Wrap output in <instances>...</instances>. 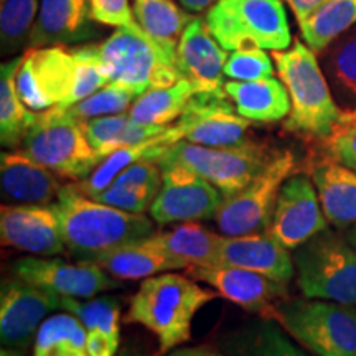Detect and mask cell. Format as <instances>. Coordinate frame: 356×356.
<instances>
[{
  "label": "cell",
  "instance_id": "cell-1",
  "mask_svg": "<svg viewBox=\"0 0 356 356\" xmlns=\"http://www.w3.org/2000/svg\"><path fill=\"white\" fill-rule=\"evenodd\" d=\"M218 297L193 277L163 273L142 280L132 296L126 315L127 323H137L159 340V353L168 355L190 341L197 314Z\"/></svg>",
  "mask_w": 356,
  "mask_h": 356
},
{
  "label": "cell",
  "instance_id": "cell-2",
  "mask_svg": "<svg viewBox=\"0 0 356 356\" xmlns=\"http://www.w3.org/2000/svg\"><path fill=\"white\" fill-rule=\"evenodd\" d=\"M53 207L60 218L66 249L81 261H92L154 233L150 218L97 202L76 186H63Z\"/></svg>",
  "mask_w": 356,
  "mask_h": 356
},
{
  "label": "cell",
  "instance_id": "cell-3",
  "mask_svg": "<svg viewBox=\"0 0 356 356\" xmlns=\"http://www.w3.org/2000/svg\"><path fill=\"white\" fill-rule=\"evenodd\" d=\"M273 56L279 79L291 96V113L284 127L289 132L325 140L333 132L343 111L333 97L317 53L297 40L292 48L274 51Z\"/></svg>",
  "mask_w": 356,
  "mask_h": 356
},
{
  "label": "cell",
  "instance_id": "cell-4",
  "mask_svg": "<svg viewBox=\"0 0 356 356\" xmlns=\"http://www.w3.org/2000/svg\"><path fill=\"white\" fill-rule=\"evenodd\" d=\"M204 22L226 51L243 48L284 51L292 43L280 0H216Z\"/></svg>",
  "mask_w": 356,
  "mask_h": 356
},
{
  "label": "cell",
  "instance_id": "cell-5",
  "mask_svg": "<svg viewBox=\"0 0 356 356\" xmlns=\"http://www.w3.org/2000/svg\"><path fill=\"white\" fill-rule=\"evenodd\" d=\"M269 320L315 356H356V307L332 300L279 302Z\"/></svg>",
  "mask_w": 356,
  "mask_h": 356
},
{
  "label": "cell",
  "instance_id": "cell-6",
  "mask_svg": "<svg viewBox=\"0 0 356 356\" xmlns=\"http://www.w3.org/2000/svg\"><path fill=\"white\" fill-rule=\"evenodd\" d=\"M22 152L58 177L71 180L88 178L101 162L88 139L84 124L61 108L35 114L22 142Z\"/></svg>",
  "mask_w": 356,
  "mask_h": 356
},
{
  "label": "cell",
  "instance_id": "cell-7",
  "mask_svg": "<svg viewBox=\"0 0 356 356\" xmlns=\"http://www.w3.org/2000/svg\"><path fill=\"white\" fill-rule=\"evenodd\" d=\"M293 251L304 297L356 307V249L345 236L325 229Z\"/></svg>",
  "mask_w": 356,
  "mask_h": 356
},
{
  "label": "cell",
  "instance_id": "cell-8",
  "mask_svg": "<svg viewBox=\"0 0 356 356\" xmlns=\"http://www.w3.org/2000/svg\"><path fill=\"white\" fill-rule=\"evenodd\" d=\"M99 55L108 84L127 89L136 97L149 89L172 86L180 79L175 60L142 26H121L115 30L99 44Z\"/></svg>",
  "mask_w": 356,
  "mask_h": 356
},
{
  "label": "cell",
  "instance_id": "cell-9",
  "mask_svg": "<svg viewBox=\"0 0 356 356\" xmlns=\"http://www.w3.org/2000/svg\"><path fill=\"white\" fill-rule=\"evenodd\" d=\"M274 155L254 142L239 147H204L181 139L168 147L160 159L188 167L228 198L259 175Z\"/></svg>",
  "mask_w": 356,
  "mask_h": 356
},
{
  "label": "cell",
  "instance_id": "cell-10",
  "mask_svg": "<svg viewBox=\"0 0 356 356\" xmlns=\"http://www.w3.org/2000/svg\"><path fill=\"white\" fill-rule=\"evenodd\" d=\"M296 170V157L289 150L275 154L259 175L238 193L222 200L215 221L225 236H241L269 229L277 195Z\"/></svg>",
  "mask_w": 356,
  "mask_h": 356
},
{
  "label": "cell",
  "instance_id": "cell-11",
  "mask_svg": "<svg viewBox=\"0 0 356 356\" xmlns=\"http://www.w3.org/2000/svg\"><path fill=\"white\" fill-rule=\"evenodd\" d=\"M76 63L71 48L65 44L29 48L15 74V88L25 108L43 113L61 108L74 86Z\"/></svg>",
  "mask_w": 356,
  "mask_h": 356
},
{
  "label": "cell",
  "instance_id": "cell-12",
  "mask_svg": "<svg viewBox=\"0 0 356 356\" xmlns=\"http://www.w3.org/2000/svg\"><path fill=\"white\" fill-rule=\"evenodd\" d=\"M157 162L162 168V186L149 211L157 225L215 218L225 200L215 185L173 160L159 159Z\"/></svg>",
  "mask_w": 356,
  "mask_h": 356
},
{
  "label": "cell",
  "instance_id": "cell-13",
  "mask_svg": "<svg viewBox=\"0 0 356 356\" xmlns=\"http://www.w3.org/2000/svg\"><path fill=\"white\" fill-rule=\"evenodd\" d=\"M178 129L185 140L204 147H239L251 144L248 131L251 121L236 111L234 102L220 91L193 92Z\"/></svg>",
  "mask_w": 356,
  "mask_h": 356
},
{
  "label": "cell",
  "instance_id": "cell-14",
  "mask_svg": "<svg viewBox=\"0 0 356 356\" xmlns=\"http://www.w3.org/2000/svg\"><path fill=\"white\" fill-rule=\"evenodd\" d=\"M325 229L328 220L314 180L293 173L279 191L269 231L286 248L297 249Z\"/></svg>",
  "mask_w": 356,
  "mask_h": 356
},
{
  "label": "cell",
  "instance_id": "cell-15",
  "mask_svg": "<svg viewBox=\"0 0 356 356\" xmlns=\"http://www.w3.org/2000/svg\"><path fill=\"white\" fill-rule=\"evenodd\" d=\"M61 309V297L19 277L0 289V340L8 350L25 351L50 312Z\"/></svg>",
  "mask_w": 356,
  "mask_h": 356
},
{
  "label": "cell",
  "instance_id": "cell-16",
  "mask_svg": "<svg viewBox=\"0 0 356 356\" xmlns=\"http://www.w3.org/2000/svg\"><path fill=\"white\" fill-rule=\"evenodd\" d=\"M13 274L35 287L60 297L91 299L97 293L118 287L104 269L89 261L70 264L47 257H22L13 264Z\"/></svg>",
  "mask_w": 356,
  "mask_h": 356
},
{
  "label": "cell",
  "instance_id": "cell-17",
  "mask_svg": "<svg viewBox=\"0 0 356 356\" xmlns=\"http://www.w3.org/2000/svg\"><path fill=\"white\" fill-rule=\"evenodd\" d=\"M0 238L3 246L35 256H56L66 249L53 204H2Z\"/></svg>",
  "mask_w": 356,
  "mask_h": 356
},
{
  "label": "cell",
  "instance_id": "cell-18",
  "mask_svg": "<svg viewBox=\"0 0 356 356\" xmlns=\"http://www.w3.org/2000/svg\"><path fill=\"white\" fill-rule=\"evenodd\" d=\"M195 280L208 284L218 296L225 297L241 309L259 314L269 320L277 300L286 296V284L257 274L243 267L218 264L211 267H188Z\"/></svg>",
  "mask_w": 356,
  "mask_h": 356
},
{
  "label": "cell",
  "instance_id": "cell-19",
  "mask_svg": "<svg viewBox=\"0 0 356 356\" xmlns=\"http://www.w3.org/2000/svg\"><path fill=\"white\" fill-rule=\"evenodd\" d=\"M228 53L213 37L207 22L200 17L186 25L177 50V71L195 92L225 89V65Z\"/></svg>",
  "mask_w": 356,
  "mask_h": 356
},
{
  "label": "cell",
  "instance_id": "cell-20",
  "mask_svg": "<svg viewBox=\"0 0 356 356\" xmlns=\"http://www.w3.org/2000/svg\"><path fill=\"white\" fill-rule=\"evenodd\" d=\"M220 264L254 270L280 284H289L296 275L291 249L284 246L269 229L241 236L222 234Z\"/></svg>",
  "mask_w": 356,
  "mask_h": 356
},
{
  "label": "cell",
  "instance_id": "cell-21",
  "mask_svg": "<svg viewBox=\"0 0 356 356\" xmlns=\"http://www.w3.org/2000/svg\"><path fill=\"white\" fill-rule=\"evenodd\" d=\"M95 35L89 0H40V10L26 50L79 43Z\"/></svg>",
  "mask_w": 356,
  "mask_h": 356
},
{
  "label": "cell",
  "instance_id": "cell-22",
  "mask_svg": "<svg viewBox=\"0 0 356 356\" xmlns=\"http://www.w3.org/2000/svg\"><path fill=\"white\" fill-rule=\"evenodd\" d=\"M58 175L22 150L0 155V186L3 200L13 204H51L63 186Z\"/></svg>",
  "mask_w": 356,
  "mask_h": 356
},
{
  "label": "cell",
  "instance_id": "cell-23",
  "mask_svg": "<svg viewBox=\"0 0 356 356\" xmlns=\"http://www.w3.org/2000/svg\"><path fill=\"white\" fill-rule=\"evenodd\" d=\"M61 309L81 322L86 332L89 356H118L121 341V302L114 297H61Z\"/></svg>",
  "mask_w": 356,
  "mask_h": 356
},
{
  "label": "cell",
  "instance_id": "cell-24",
  "mask_svg": "<svg viewBox=\"0 0 356 356\" xmlns=\"http://www.w3.org/2000/svg\"><path fill=\"white\" fill-rule=\"evenodd\" d=\"M89 262L99 266L119 280H144L168 270L185 269L180 262L163 251L155 238V233L111 249Z\"/></svg>",
  "mask_w": 356,
  "mask_h": 356
},
{
  "label": "cell",
  "instance_id": "cell-25",
  "mask_svg": "<svg viewBox=\"0 0 356 356\" xmlns=\"http://www.w3.org/2000/svg\"><path fill=\"white\" fill-rule=\"evenodd\" d=\"M312 180L328 222L346 228L356 222V172L330 157L312 167Z\"/></svg>",
  "mask_w": 356,
  "mask_h": 356
},
{
  "label": "cell",
  "instance_id": "cell-26",
  "mask_svg": "<svg viewBox=\"0 0 356 356\" xmlns=\"http://www.w3.org/2000/svg\"><path fill=\"white\" fill-rule=\"evenodd\" d=\"M226 95L236 111L251 122H279L291 113V96L280 79L264 78L256 81H228Z\"/></svg>",
  "mask_w": 356,
  "mask_h": 356
},
{
  "label": "cell",
  "instance_id": "cell-27",
  "mask_svg": "<svg viewBox=\"0 0 356 356\" xmlns=\"http://www.w3.org/2000/svg\"><path fill=\"white\" fill-rule=\"evenodd\" d=\"M184 139L181 131L178 126H170L167 131H163L159 136L152 137V139L140 142V144L122 147V149L115 150L111 155H108L102 162L92 170L91 175L84 180L79 181L76 188L83 191L88 197H95V195L101 193L108 186L113 185V181L119 177V173L131 167L132 163L139 162L142 159H154L159 160L167 149L175 142Z\"/></svg>",
  "mask_w": 356,
  "mask_h": 356
},
{
  "label": "cell",
  "instance_id": "cell-28",
  "mask_svg": "<svg viewBox=\"0 0 356 356\" xmlns=\"http://www.w3.org/2000/svg\"><path fill=\"white\" fill-rule=\"evenodd\" d=\"M155 238L163 251L180 262L185 269L220 264L222 234L213 233L198 222H180L170 231L155 233Z\"/></svg>",
  "mask_w": 356,
  "mask_h": 356
},
{
  "label": "cell",
  "instance_id": "cell-29",
  "mask_svg": "<svg viewBox=\"0 0 356 356\" xmlns=\"http://www.w3.org/2000/svg\"><path fill=\"white\" fill-rule=\"evenodd\" d=\"M83 124L88 139L91 142L97 157L101 159V162L115 150L152 139V137L159 136V134L170 127L139 124L134 121L129 113L104 115V118L91 119V121Z\"/></svg>",
  "mask_w": 356,
  "mask_h": 356
},
{
  "label": "cell",
  "instance_id": "cell-30",
  "mask_svg": "<svg viewBox=\"0 0 356 356\" xmlns=\"http://www.w3.org/2000/svg\"><path fill=\"white\" fill-rule=\"evenodd\" d=\"M134 13L142 30L177 63L178 43L193 17L172 0H134Z\"/></svg>",
  "mask_w": 356,
  "mask_h": 356
},
{
  "label": "cell",
  "instance_id": "cell-31",
  "mask_svg": "<svg viewBox=\"0 0 356 356\" xmlns=\"http://www.w3.org/2000/svg\"><path fill=\"white\" fill-rule=\"evenodd\" d=\"M323 70L341 111H356V25L323 51Z\"/></svg>",
  "mask_w": 356,
  "mask_h": 356
},
{
  "label": "cell",
  "instance_id": "cell-32",
  "mask_svg": "<svg viewBox=\"0 0 356 356\" xmlns=\"http://www.w3.org/2000/svg\"><path fill=\"white\" fill-rule=\"evenodd\" d=\"M22 56L8 60L0 68V142L6 149H17L24 142L35 114L25 108L15 88V74Z\"/></svg>",
  "mask_w": 356,
  "mask_h": 356
},
{
  "label": "cell",
  "instance_id": "cell-33",
  "mask_svg": "<svg viewBox=\"0 0 356 356\" xmlns=\"http://www.w3.org/2000/svg\"><path fill=\"white\" fill-rule=\"evenodd\" d=\"M193 92V86L186 79H178L175 84L167 88L149 89L136 97L129 109V115L136 122L145 126H168L175 119H180Z\"/></svg>",
  "mask_w": 356,
  "mask_h": 356
},
{
  "label": "cell",
  "instance_id": "cell-34",
  "mask_svg": "<svg viewBox=\"0 0 356 356\" xmlns=\"http://www.w3.org/2000/svg\"><path fill=\"white\" fill-rule=\"evenodd\" d=\"M356 25V0H328L300 24L304 42L315 53H323L338 37Z\"/></svg>",
  "mask_w": 356,
  "mask_h": 356
},
{
  "label": "cell",
  "instance_id": "cell-35",
  "mask_svg": "<svg viewBox=\"0 0 356 356\" xmlns=\"http://www.w3.org/2000/svg\"><path fill=\"white\" fill-rule=\"evenodd\" d=\"M33 356H89L86 332L73 314H56L40 325Z\"/></svg>",
  "mask_w": 356,
  "mask_h": 356
},
{
  "label": "cell",
  "instance_id": "cell-36",
  "mask_svg": "<svg viewBox=\"0 0 356 356\" xmlns=\"http://www.w3.org/2000/svg\"><path fill=\"white\" fill-rule=\"evenodd\" d=\"M40 0H0V44L3 55L19 53L29 44Z\"/></svg>",
  "mask_w": 356,
  "mask_h": 356
},
{
  "label": "cell",
  "instance_id": "cell-37",
  "mask_svg": "<svg viewBox=\"0 0 356 356\" xmlns=\"http://www.w3.org/2000/svg\"><path fill=\"white\" fill-rule=\"evenodd\" d=\"M238 356H312L293 345L282 327L274 320H267L252 328L236 345Z\"/></svg>",
  "mask_w": 356,
  "mask_h": 356
},
{
  "label": "cell",
  "instance_id": "cell-38",
  "mask_svg": "<svg viewBox=\"0 0 356 356\" xmlns=\"http://www.w3.org/2000/svg\"><path fill=\"white\" fill-rule=\"evenodd\" d=\"M71 51L76 63V74H74V86L70 99L61 106V109L76 104L108 84V76L101 63L99 44H81L71 48Z\"/></svg>",
  "mask_w": 356,
  "mask_h": 356
},
{
  "label": "cell",
  "instance_id": "cell-39",
  "mask_svg": "<svg viewBox=\"0 0 356 356\" xmlns=\"http://www.w3.org/2000/svg\"><path fill=\"white\" fill-rule=\"evenodd\" d=\"M134 101H136V96L131 91L115 84H106L95 95L84 97L83 101L66 108V111L78 121L86 122L96 118H104V115L126 113L131 109Z\"/></svg>",
  "mask_w": 356,
  "mask_h": 356
},
{
  "label": "cell",
  "instance_id": "cell-40",
  "mask_svg": "<svg viewBox=\"0 0 356 356\" xmlns=\"http://www.w3.org/2000/svg\"><path fill=\"white\" fill-rule=\"evenodd\" d=\"M225 76L231 81H256L273 78L274 65L267 53L261 48H243L234 50L225 65Z\"/></svg>",
  "mask_w": 356,
  "mask_h": 356
},
{
  "label": "cell",
  "instance_id": "cell-41",
  "mask_svg": "<svg viewBox=\"0 0 356 356\" xmlns=\"http://www.w3.org/2000/svg\"><path fill=\"white\" fill-rule=\"evenodd\" d=\"M323 149L327 157L356 172V111H343Z\"/></svg>",
  "mask_w": 356,
  "mask_h": 356
},
{
  "label": "cell",
  "instance_id": "cell-42",
  "mask_svg": "<svg viewBox=\"0 0 356 356\" xmlns=\"http://www.w3.org/2000/svg\"><path fill=\"white\" fill-rule=\"evenodd\" d=\"M159 190L160 188H152V186H126L113 184L91 198L109 204V207L119 208L122 211L145 215L147 211H150Z\"/></svg>",
  "mask_w": 356,
  "mask_h": 356
},
{
  "label": "cell",
  "instance_id": "cell-43",
  "mask_svg": "<svg viewBox=\"0 0 356 356\" xmlns=\"http://www.w3.org/2000/svg\"><path fill=\"white\" fill-rule=\"evenodd\" d=\"M91 3L92 20L108 26H131L137 29L139 22L136 19L134 7L129 0H89Z\"/></svg>",
  "mask_w": 356,
  "mask_h": 356
},
{
  "label": "cell",
  "instance_id": "cell-44",
  "mask_svg": "<svg viewBox=\"0 0 356 356\" xmlns=\"http://www.w3.org/2000/svg\"><path fill=\"white\" fill-rule=\"evenodd\" d=\"M115 185L126 186H152L160 188L162 186V168L160 163L154 159H142L139 162L132 163L126 170L119 173V177L113 181Z\"/></svg>",
  "mask_w": 356,
  "mask_h": 356
},
{
  "label": "cell",
  "instance_id": "cell-45",
  "mask_svg": "<svg viewBox=\"0 0 356 356\" xmlns=\"http://www.w3.org/2000/svg\"><path fill=\"white\" fill-rule=\"evenodd\" d=\"M286 2L289 3V7H291V10L293 12V15H296V19L300 25L309 17L314 15L323 3H327L328 0H286Z\"/></svg>",
  "mask_w": 356,
  "mask_h": 356
},
{
  "label": "cell",
  "instance_id": "cell-46",
  "mask_svg": "<svg viewBox=\"0 0 356 356\" xmlns=\"http://www.w3.org/2000/svg\"><path fill=\"white\" fill-rule=\"evenodd\" d=\"M167 356H228L221 351L208 348V346H188V348H175Z\"/></svg>",
  "mask_w": 356,
  "mask_h": 356
},
{
  "label": "cell",
  "instance_id": "cell-47",
  "mask_svg": "<svg viewBox=\"0 0 356 356\" xmlns=\"http://www.w3.org/2000/svg\"><path fill=\"white\" fill-rule=\"evenodd\" d=\"M216 0H180V3L190 12H203L204 8H210Z\"/></svg>",
  "mask_w": 356,
  "mask_h": 356
},
{
  "label": "cell",
  "instance_id": "cell-48",
  "mask_svg": "<svg viewBox=\"0 0 356 356\" xmlns=\"http://www.w3.org/2000/svg\"><path fill=\"white\" fill-rule=\"evenodd\" d=\"M345 238L348 239V243L356 249V222H355V225H351V228L346 231Z\"/></svg>",
  "mask_w": 356,
  "mask_h": 356
},
{
  "label": "cell",
  "instance_id": "cell-49",
  "mask_svg": "<svg viewBox=\"0 0 356 356\" xmlns=\"http://www.w3.org/2000/svg\"><path fill=\"white\" fill-rule=\"evenodd\" d=\"M0 356H20V351L8 350V348H2V355H0Z\"/></svg>",
  "mask_w": 356,
  "mask_h": 356
},
{
  "label": "cell",
  "instance_id": "cell-50",
  "mask_svg": "<svg viewBox=\"0 0 356 356\" xmlns=\"http://www.w3.org/2000/svg\"><path fill=\"white\" fill-rule=\"evenodd\" d=\"M118 356H139V355L134 353V351H122V353H119Z\"/></svg>",
  "mask_w": 356,
  "mask_h": 356
}]
</instances>
